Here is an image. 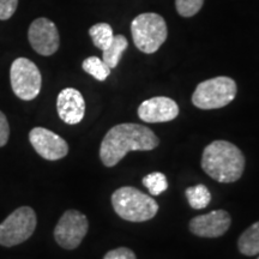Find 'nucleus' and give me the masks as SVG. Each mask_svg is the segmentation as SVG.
Here are the masks:
<instances>
[{"instance_id":"1","label":"nucleus","mask_w":259,"mask_h":259,"mask_svg":"<svg viewBox=\"0 0 259 259\" xmlns=\"http://www.w3.org/2000/svg\"><path fill=\"white\" fill-rule=\"evenodd\" d=\"M157 145L158 138L150 128L126 122L107 132L100 148V158L106 167H114L130 151H149Z\"/></svg>"},{"instance_id":"2","label":"nucleus","mask_w":259,"mask_h":259,"mask_svg":"<svg viewBox=\"0 0 259 259\" xmlns=\"http://www.w3.org/2000/svg\"><path fill=\"white\" fill-rule=\"evenodd\" d=\"M202 168L218 183L239 180L245 169V157L236 145L227 141H215L204 149Z\"/></svg>"},{"instance_id":"3","label":"nucleus","mask_w":259,"mask_h":259,"mask_svg":"<svg viewBox=\"0 0 259 259\" xmlns=\"http://www.w3.org/2000/svg\"><path fill=\"white\" fill-rule=\"evenodd\" d=\"M114 211L128 222H144L155 218L158 204L153 197L132 186H124L112 194Z\"/></svg>"},{"instance_id":"4","label":"nucleus","mask_w":259,"mask_h":259,"mask_svg":"<svg viewBox=\"0 0 259 259\" xmlns=\"http://www.w3.org/2000/svg\"><path fill=\"white\" fill-rule=\"evenodd\" d=\"M131 34L135 46L147 54L158 51L166 41L168 30L163 17L154 12H147L136 17L131 23Z\"/></svg>"},{"instance_id":"5","label":"nucleus","mask_w":259,"mask_h":259,"mask_svg":"<svg viewBox=\"0 0 259 259\" xmlns=\"http://www.w3.org/2000/svg\"><path fill=\"white\" fill-rule=\"evenodd\" d=\"M236 83L226 76L206 79L197 85L192 103L200 109H218L229 105L235 99Z\"/></svg>"},{"instance_id":"6","label":"nucleus","mask_w":259,"mask_h":259,"mask_svg":"<svg viewBox=\"0 0 259 259\" xmlns=\"http://www.w3.org/2000/svg\"><path fill=\"white\" fill-rule=\"evenodd\" d=\"M36 223V213L30 206L16 209L0 223V245L12 247L28 240L35 232Z\"/></svg>"},{"instance_id":"7","label":"nucleus","mask_w":259,"mask_h":259,"mask_svg":"<svg viewBox=\"0 0 259 259\" xmlns=\"http://www.w3.org/2000/svg\"><path fill=\"white\" fill-rule=\"evenodd\" d=\"M10 82L15 95L23 101L36 99L41 92L40 70L36 64L27 58H17L12 63L10 69Z\"/></svg>"},{"instance_id":"8","label":"nucleus","mask_w":259,"mask_h":259,"mask_svg":"<svg viewBox=\"0 0 259 259\" xmlns=\"http://www.w3.org/2000/svg\"><path fill=\"white\" fill-rule=\"evenodd\" d=\"M89 222L84 213L77 210H67L54 228V239L65 250H74L87 235Z\"/></svg>"},{"instance_id":"9","label":"nucleus","mask_w":259,"mask_h":259,"mask_svg":"<svg viewBox=\"0 0 259 259\" xmlns=\"http://www.w3.org/2000/svg\"><path fill=\"white\" fill-rule=\"evenodd\" d=\"M28 40L32 50L40 56H53L60 45L59 31L51 19L36 18L28 29Z\"/></svg>"},{"instance_id":"10","label":"nucleus","mask_w":259,"mask_h":259,"mask_svg":"<svg viewBox=\"0 0 259 259\" xmlns=\"http://www.w3.org/2000/svg\"><path fill=\"white\" fill-rule=\"evenodd\" d=\"M29 141L35 151L45 160H60L69 153V144L66 141L48 128L34 127L29 134Z\"/></svg>"},{"instance_id":"11","label":"nucleus","mask_w":259,"mask_h":259,"mask_svg":"<svg viewBox=\"0 0 259 259\" xmlns=\"http://www.w3.org/2000/svg\"><path fill=\"white\" fill-rule=\"evenodd\" d=\"M231 215L225 210H215L191 220L190 231L200 238H219L231 227Z\"/></svg>"},{"instance_id":"12","label":"nucleus","mask_w":259,"mask_h":259,"mask_svg":"<svg viewBox=\"0 0 259 259\" xmlns=\"http://www.w3.org/2000/svg\"><path fill=\"white\" fill-rule=\"evenodd\" d=\"M179 114V106L174 100L166 96H156L145 100L138 107V115L149 124L167 122L176 119Z\"/></svg>"},{"instance_id":"13","label":"nucleus","mask_w":259,"mask_h":259,"mask_svg":"<svg viewBox=\"0 0 259 259\" xmlns=\"http://www.w3.org/2000/svg\"><path fill=\"white\" fill-rule=\"evenodd\" d=\"M57 111L59 118L66 124H79L85 114V101L83 95L74 88L63 89L57 99Z\"/></svg>"},{"instance_id":"14","label":"nucleus","mask_w":259,"mask_h":259,"mask_svg":"<svg viewBox=\"0 0 259 259\" xmlns=\"http://www.w3.org/2000/svg\"><path fill=\"white\" fill-rule=\"evenodd\" d=\"M128 42L124 35H114L113 41L105 51H102V60L107 64L109 69H114L118 66L122 53L127 50Z\"/></svg>"},{"instance_id":"15","label":"nucleus","mask_w":259,"mask_h":259,"mask_svg":"<svg viewBox=\"0 0 259 259\" xmlns=\"http://www.w3.org/2000/svg\"><path fill=\"white\" fill-rule=\"evenodd\" d=\"M239 251L245 255H255L259 253V221L248 227L242 233L238 241Z\"/></svg>"},{"instance_id":"16","label":"nucleus","mask_w":259,"mask_h":259,"mask_svg":"<svg viewBox=\"0 0 259 259\" xmlns=\"http://www.w3.org/2000/svg\"><path fill=\"white\" fill-rule=\"evenodd\" d=\"M89 35L92 37L94 46L101 51H105L114 37V32L108 23H97L93 25L89 29Z\"/></svg>"},{"instance_id":"17","label":"nucleus","mask_w":259,"mask_h":259,"mask_svg":"<svg viewBox=\"0 0 259 259\" xmlns=\"http://www.w3.org/2000/svg\"><path fill=\"white\" fill-rule=\"evenodd\" d=\"M186 198L189 200L191 208L200 210L206 208L211 200V193L208 190V187L204 185L191 186L185 191Z\"/></svg>"},{"instance_id":"18","label":"nucleus","mask_w":259,"mask_h":259,"mask_svg":"<svg viewBox=\"0 0 259 259\" xmlns=\"http://www.w3.org/2000/svg\"><path fill=\"white\" fill-rule=\"evenodd\" d=\"M83 70L94 78L103 82L107 79V77L111 74V69L107 66V64L99 57H89L83 61L82 64Z\"/></svg>"},{"instance_id":"19","label":"nucleus","mask_w":259,"mask_h":259,"mask_svg":"<svg viewBox=\"0 0 259 259\" xmlns=\"http://www.w3.org/2000/svg\"><path fill=\"white\" fill-rule=\"evenodd\" d=\"M143 185L147 187L151 196H160L168 189L167 178L163 173L155 171L143 178Z\"/></svg>"},{"instance_id":"20","label":"nucleus","mask_w":259,"mask_h":259,"mask_svg":"<svg viewBox=\"0 0 259 259\" xmlns=\"http://www.w3.org/2000/svg\"><path fill=\"white\" fill-rule=\"evenodd\" d=\"M204 0H176V8L181 17H193L202 9Z\"/></svg>"},{"instance_id":"21","label":"nucleus","mask_w":259,"mask_h":259,"mask_svg":"<svg viewBox=\"0 0 259 259\" xmlns=\"http://www.w3.org/2000/svg\"><path fill=\"white\" fill-rule=\"evenodd\" d=\"M18 0H0V21H8L17 10Z\"/></svg>"},{"instance_id":"22","label":"nucleus","mask_w":259,"mask_h":259,"mask_svg":"<svg viewBox=\"0 0 259 259\" xmlns=\"http://www.w3.org/2000/svg\"><path fill=\"white\" fill-rule=\"evenodd\" d=\"M103 259H136V254L127 247H118L107 252Z\"/></svg>"},{"instance_id":"23","label":"nucleus","mask_w":259,"mask_h":259,"mask_svg":"<svg viewBox=\"0 0 259 259\" xmlns=\"http://www.w3.org/2000/svg\"><path fill=\"white\" fill-rule=\"evenodd\" d=\"M10 136V126L8 118H6L4 113L0 111V148L4 147L8 143Z\"/></svg>"},{"instance_id":"24","label":"nucleus","mask_w":259,"mask_h":259,"mask_svg":"<svg viewBox=\"0 0 259 259\" xmlns=\"http://www.w3.org/2000/svg\"><path fill=\"white\" fill-rule=\"evenodd\" d=\"M258 259H259V258H258Z\"/></svg>"}]
</instances>
